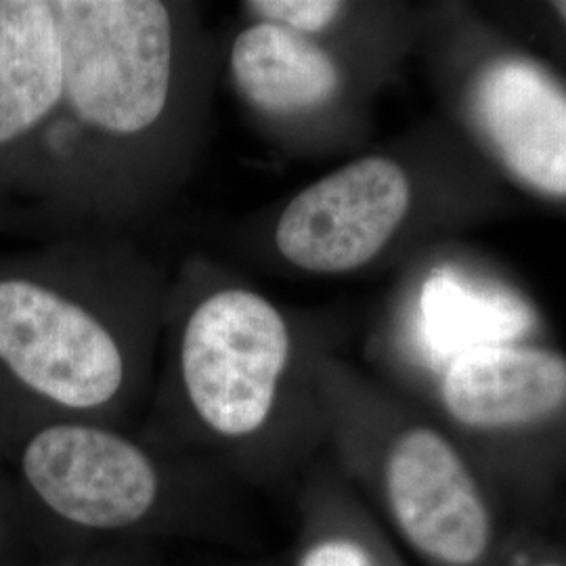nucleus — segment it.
<instances>
[{"label":"nucleus","mask_w":566,"mask_h":566,"mask_svg":"<svg viewBox=\"0 0 566 566\" xmlns=\"http://www.w3.org/2000/svg\"><path fill=\"white\" fill-rule=\"evenodd\" d=\"M63 88L53 120L91 214L156 200L191 160L208 95V42L191 4L51 0Z\"/></svg>","instance_id":"f257e3e1"},{"label":"nucleus","mask_w":566,"mask_h":566,"mask_svg":"<svg viewBox=\"0 0 566 566\" xmlns=\"http://www.w3.org/2000/svg\"><path fill=\"white\" fill-rule=\"evenodd\" d=\"M160 311L156 277L137 259L105 250L78 287L4 277L0 364L49 403L102 411L124 395Z\"/></svg>","instance_id":"f03ea898"},{"label":"nucleus","mask_w":566,"mask_h":566,"mask_svg":"<svg viewBox=\"0 0 566 566\" xmlns=\"http://www.w3.org/2000/svg\"><path fill=\"white\" fill-rule=\"evenodd\" d=\"M344 409H348L346 405ZM353 443L386 518L422 566H502L516 525L462 443L439 426L357 405Z\"/></svg>","instance_id":"7ed1b4c3"},{"label":"nucleus","mask_w":566,"mask_h":566,"mask_svg":"<svg viewBox=\"0 0 566 566\" xmlns=\"http://www.w3.org/2000/svg\"><path fill=\"white\" fill-rule=\"evenodd\" d=\"M447 422L476 446L468 453L516 525H542L558 462L544 446L566 426V357L491 343L449 359L439 380Z\"/></svg>","instance_id":"20e7f679"},{"label":"nucleus","mask_w":566,"mask_h":566,"mask_svg":"<svg viewBox=\"0 0 566 566\" xmlns=\"http://www.w3.org/2000/svg\"><path fill=\"white\" fill-rule=\"evenodd\" d=\"M175 329L179 382L198 422L229 443L264 432L298 353L282 306L252 285L210 275L189 285Z\"/></svg>","instance_id":"39448f33"},{"label":"nucleus","mask_w":566,"mask_h":566,"mask_svg":"<svg viewBox=\"0 0 566 566\" xmlns=\"http://www.w3.org/2000/svg\"><path fill=\"white\" fill-rule=\"evenodd\" d=\"M413 181L386 154L346 163L298 189L269 227L275 259L306 275H346L378 261L401 233Z\"/></svg>","instance_id":"423d86ee"},{"label":"nucleus","mask_w":566,"mask_h":566,"mask_svg":"<svg viewBox=\"0 0 566 566\" xmlns=\"http://www.w3.org/2000/svg\"><path fill=\"white\" fill-rule=\"evenodd\" d=\"M21 472L44 506L97 531L137 525L160 493V472L145 449L86 422L41 428L23 447Z\"/></svg>","instance_id":"0eeeda50"},{"label":"nucleus","mask_w":566,"mask_h":566,"mask_svg":"<svg viewBox=\"0 0 566 566\" xmlns=\"http://www.w3.org/2000/svg\"><path fill=\"white\" fill-rule=\"evenodd\" d=\"M227 74L252 120L282 143L298 142L340 109L350 84L336 49L250 18L229 42Z\"/></svg>","instance_id":"6e6552de"},{"label":"nucleus","mask_w":566,"mask_h":566,"mask_svg":"<svg viewBox=\"0 0 566 566\" xmlns=\"http://www.w3.org/2000/svg\"><path fill=\"white\" fill-rule=\"evenodd\" d=\"M474 112L518 181L566 200V91L558 82L531 61H493L474 86Z\"/></svg>","instance_id":"1a4fd4ad"},{"label":"nucleus","mask_w":566,"mask_h":566,"mask_svg":"<svg viewBox=\"0 0 566 566\" xmlns=\"http://www.w3.org/2000/svg\"><path fill=\"white\" fill-rule=\"evenodd\" d=\"M60 28L51 0H0V147L53 120L61 103Z\"/></svg>","instance_id":"9d476101"},{"label":"nucleus","mask_w":566,"mask_h":566,"mask_svg":"<svg viewBox=\"0 0 566 566\" xmlns=\"http://www.w3.org/2000/svg\"><path fill=\"white\" fill-rule=\"evenodd\" d=\"M296 566H401L355 507L332 500L319 510Z\"/></svg>","instance_id":"9b49d317"},{"label":"nucleus","mask_w":566,"mask_h":566,"mask_svg":"<svg viewBox=\"0 0 566 566\" xmlns=\"http://www.w3.org/2000/svg\"><path fill=\"white\" fill-rule=\"evenodd\" d=\"M502 566H566V535L546 526L514 525Z\"/></svg>","instance_id":"f8f14e48"},{"label":"nucleus","mask_w":566,"mask_h":566,"mask_svg":"<svg viewBox=\"0 0 566 566\" xmlns=\"http://www.w3.org/2000/svg\"><path fill=\"white\" fill-rule=\"evenodd\" d=\"M552 9H554V13L560 18V21L565 23L566 28V0H560V2H552Z\"/></svg>","instance_id":"ddd939ff"}]
</instances>
